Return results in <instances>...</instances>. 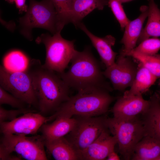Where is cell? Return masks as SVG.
<instances>
[{
	"label": "cell",
	"mask_w": 160,
	"mask_h": 160,
	"mask_svg": "<svg viewBox=\"0 0 160 160\" xmlns=\"http://www.w3.org/2000/svg\"><path fill=\"white\" fill-rule=\"evenodd\" d=\"M23 101L7 91L0 86V105L7 104L18 109L24 108Z\"/></svg>",
	"instance_id": "83f0119b"
},
{
	"label": "cell",
	"mask_w": 160,
	"mask_h": 160,
	"mask_svg": "<svg viewBox=\"0 0 160 160\" xmlns=\"http://www.w3.org/2000/svg\"><path fill=\"white\" fill-rule=\"evenodd\" d=\"M77 27H79L89 38L106 68L115 63L117 53L114 51L112 48L116 42V39L114 37L110 35L103 37L96 36L81 22L77 25Z\"/></svg>",
	"instance_id": "9a60e30c"
},
{
	"label": "cell",
	"mask_w": 160,
	"mask_h": 160,
	"mask_svg": "<svg viewBox=\"0 0 160 160\" xmlns=\"http://www.w3.org/2000/svg\"><path fill=\"white\" fill-rule=\"evenodd\" d=\"M148 107L140 115L145 136L150 137L160 143V102L157 92L150 97Z\"/></svg>",
	"instance_id": "4fadbf2b"
},
{
	"label": "cell",
	"mask_w": 160,
	"mask_h": 160,
	"mask_svg": "<svg viewBox=\"0 0 160 160\" xmlns=\"http://www.w3.org/2000/svg\"><path fill=\"white\" fill-rule=\"evenodd\" d=\"M157 78L142 64L138 65L137 70L129 89L124 94L128 96L142 95L147 92Z\"/></svg>",
	"instance_id": "d6986e66"
},
{
	"label": "cell",
	"mask_w": 160,
	"mask_h": 160,
	"mask_svg": "<svg viewBox=\"0 0 160 160\" xmlns=\"http://www.w3.org/2000/svg\"><path fill=\"white\" fill-rule=\"evenodd\" d=\"M14 2L20 14L27 12L28 7L26 4V0H14Z\"/></svg>",
	"instance_id": "f546056e"
},
{
	"label": "cell",
	"mask_w": 160,
	"mask_h": 160,
	"mask_svg": "<svg viewBox=\"0 0 160 160\" xmlns=\"http://www.w3.org/2000/svg\"><path fill=\"white\" fill-rule=\"evenodd\" d=\"M19 22L20 33L30 41L33 39L31 31L33 28L44 29L53 34L61 32L63 28L51 0H30L25 14L19 18Z\"/></svg>",
	"instance_id": "277c9868"
},
{
	"label": "cell",
	"mask_w": 160,
	"mask_h": 160,
	"mask_svg": "<svg viewBox=\"0 0 160 160\" xmlns=\"http://www.w3.org/2000/svg\"><path fill=\"white\" fill-rule=\"evenodd\" d=\"M148 104V100H145L142 95L128 96L124 94L117 98L111 111L115 118L129 120L140 115Z\"/></svg>",
	"instance_id": "7c38bea8"
},
{
	"label": "cell",
	"mask_w": 160,
	"mask_h": 160,
	"mask_svg": "<svg viewBox=\"0 0 160 160\" xmlns=\"http://www.w3.org/2000/svg\"><path fill=\"white\" fill-rule=\"evenodd\" d=\"M61 32L51 36L42 34L36 40L37 44H43L46 51V57L44 66L57 73L64 72L76 50L74 40L69 41L63 38Z\"/></svg>",
	"instance_id": "52a82bcc"
},
{
	"label": "cell",
	"mask_w": 160,
	"mask_h": 160,
	"mask_svg": "<svg viewBox=\"0 0 160 160\" xmlns=\"http://www.w3.org/2000/svg\"><path fill=\"white\" fill-rule=\"evenodd\" d=\"M121 3H126L132 1L134 0H119Z\"/></svg>",
	"instance_id": "d6a6232c"
},
{
	"label": "cell",
	"mask_w": 160,
	"mask_h": 160,
	"mask_svg": "<svg viewBox=\"0 0 160 160\" xmlns=\"http://www.w3.org/2000/svg\"><path fill=\"white\" fill-rule=\"evenodd\" d=\"M71 62L68 71L58 73L70 88L77 91L92 87L105 88L110 92L113 89L105 80L103 71L89 48L77 51Z\"/></svg>",
	"instance_id": "3957f363"
},
{
	"label": "cell",
	"mask_w": 160,
	"mask_h": 160,
	"mask_svg": "<svg viewBox=\"0 0 160 160\" xmlns=\"http://www.w3.org/2000/svg\"><path fill=\"white\" fill-rule=\"evenodd\" d=\"M75 125L65 136L75 150L79 159L81 153L108 128V117L104 115L92 117L75 116Z\"/></svg>",
	"instance_id": "ba28073f"
},
{
	"label": "cell",
	"mask_w": 160,
	"mask_h": 160,
	"mask_svg": "<svg viewBox=\"0 0 160 160\" xmlns=\"http://www.w3.org/2000/svg\"><path fill=\"white\" fill-rule=\"evenodd\" d=\"M119 0H108V5L119 24L122 30H124L129 21L121 5Z\"/></svg>",
	"instance_id": "4316f807"
},
{
	"label": "cell",
	"mask_w": 160,
	"mask_h": 160,
	"mask_svg": "<svg viewBox=\"0 0 160 160\" xmlns=\"http://www.w3.org/2000/svg\"><path fill=\"white\" fill-rule=\"evenodd\" d=\"M6 0L10 3H13L14 2V0Z\"/></svg>",
	"instance_id": "836d02e7"
},
{
	"label": "cell",
	"mask_w": 160,
	"mask_h": 160,
	"mask_svg": "<svg viewBox=\"0 0 160 160\" xmlns=\"http://www.w3.org/2000/svg\"><path fill=\"white\" fill-rule=\"evenodd\" d=\"M160 50V39L154 37L144 40L132 50L143 55H153L157 54Z\"/></svg>",
	"instance_id": "484cf974"
},
{
	"label": "cell",
	"mask_w": 160,
	"mask_h": 160,
	"mask_svg": "<svg viewBox=\"0 0 160 160\" xmlns=\"http://www.w3.org/2000/svg\"><path fill=\"white\" fill-rule=\"evenodd\" d=\"M148 19L143 29L137 44L150 37L160 36V10L154 0H149Z\"/></svg>",
	"instance_id": "7402d4cb"
},
{
	"label": "cell",
	"mask_w": 160,
	"mask_h": 160,
	"mask_svg": "<svg viewBox=\"0 0 160 160\" xmlns=\"http://www.w3.org/2000/svg\"><path fill=\"white\" fill-rule=\"evenodd\" d=\"M140 10L139 16L133 20H129L124 28V33L121 43L124 47L120 52L123 53L128 52L134 49L143 29V23L148 15V6H143Z\"/></svg>",
	"instance_id": "2e32d148"
},
{
	"label": "cell",
	"mask_w": 160,
	"mask_h": 160,
	"mask_svg": "<svg viewBox=\"0 0 160 160\" xmlns=\"http://www.w3.org/2000/svg\"><path fill=\"white\" fill-rule=\"evenodd\" d=\"M110 92L106 88L98 87L78 91L76 94L70 97L54 114L49 117V121L59 118L104 115L116 98L111 95Z\"/></svg>",
	"instance_id": "7a4b0ae2"
},
{
	"label": "cell",
	"mask_w": 160,
	"mask_h": 160,
	"mask_svg": "<svg viewBox=\"0 0 160 160\" xmlns=\"http://www.w3.org/2000/svg\"><path fill=\"white\" fill-rule=\"evenodd\" d=\"M29 61L28 57L23 52L14 50L10 52L4 57L3 65L11 71H23L27 69Z\"/></svg>",
	"instance_id": "603a6c76"
},
{
	"label": "cell",
	"mask_w": 160,
	"mask_h": 160,
	"mask_svg": "<svg viewBox=\"0 0 160 160\" xmlns=\"http://www.w3.org/2000/svg\"><path fill=\"white\" fill-rule=\"evenodd\" d=\"M158 85L159 87L160 90L157 92V93L158 94L159 98V101L160 102V79H159V80L158 81Z\"/></svg>",
	"instance_id": "1f68e13d"
},
{
	"label": "cell",
	"mask_w": 160,
	"mask_h": 160,
	"mask_svg": "<svg viewBox=\"0 0 160 160\" xmlns=\"http://www.w3.org/2000/svg\"><path fill=\"white\" fill-rule=\"evenodd\" d=\"M44 140L42 135L31 137L13 134L3 135L0 143V160H47Z\"/></svg>",
	"instance_id": "5b68a950"
},
{
	"label": "cell",
	"mask_w": 160,
	"mask_h": 160,
	"mask_svg": "<svg viewBox=\"0 0 160 160\" xmlns=\"http://www.w3.org/2000/svg\"><path fill=\"white\" fill-rule=\"evenodd\" d=\"M31 111L25 108L7 110L0 105V123L11 121L17 117V116L21 114H24Z\"/></svg>",
	"instance_id": "f1b7e54d"
},
{
	"label": "cell",
	"mask_w": 160,
	"mask_h": 160,
	"mask_svg": "<svg viewBox=\"0 0 160 160\" xmlns=\"http://www.w3.org/2000/svg\"><path fill=\"white\" fill-rule=\"evenodd\" d=\"M156 160H160V157L158 158Z\"/></svg>",
	"instance_id": "e575fe53"
},
{
	"label": "cell",
	"mask_w": 160,
	"mask_h": 160,
	"mask_svg": "<svg viewBox=\"0 0 160 160\" xmlns=\"http://www.w3.org/2000/svg\"><path fill=\"white\" fill-rule=\"evenodd\" d=\"M76 122L75 117L56 118L51 123H45L40 128L45 141H51L65 137L73 128Z\"/></svg>",
	"instance_id": "e0dca14e"
},
{
	"label": "cell",
	"mask_w": 160,
	"mask_h": 160,
	"mask_svg": "<svg viewBox=\"0 0 160 160\" xmlns=\"http://www.w3.org/2000/svg\"><path fill=\"white\" fill-rule=\"evenodd\" d=\"M108 160H119V157L115 151L114 149L112 150L109 153L106 159Z\"/></svg>",
	"instance_id": "4dcf8cb0"
},
{
	"label": "cell",
	"mask_w": 160,
	"mask_h": 160,
	"mask_svg": "<svg viewBox=\"0 0 160 160\" xmlns=\"http://www.w3.org/2000/svg\"><path fill=\"white\" fill-rule=\"evenodd\" d=\"M49 121V117L30 112L11 121L0 123V132L3 135H34L43 124Z\"/></svg>",
	"instance_id": "8fae6325"
},
{
	"label": "cell",
	"mask_w": 160,
	"mask_h": 160,
	"mask_svg": "<svg viewBox=\"0 0 160 160\" xmlns=\"http://www.w3.org/2000/svg\"><path fill=\"white\" fill-rule=\"evenodd\" d=\"M0 86L26 104L38 107L32 79L26 70L12 71L0 65Z\"/></svg>",
	"instance_id": "9c48e42d"
},
{
	"label": "cell",
	"mask_w": 160,
	"mask_h": 160,
	"mask_svg": "<svg viewBox=\"0 0 160 160\" xmlns=\"http://www.w3.org/2000/svg\"><path fill=\"white\" fill-rule=\"evenodd\" d=\"M108 128L104 130L98 138L81 155L80 160H103L114 149L117 141L111 135Z\"/></svg>",
	"instance_id": "5bb4252c"
},
{
	"label": "cell",
	"mask_w": 160,
	"mask_h": 160,
	"mask_svg": "<svg viewBox=\"0 0 160 160\" xmlns=\"http://www.w3.org/2000/svg\"><path fill=\"white\" fill-rule=\"evenodd\" d=\"M107 124L116 140L120 153L124 160L131 159L135 146L145 136L140 115L129 120L108 117Z\"/></svg>",
	"instance_id": "8992f818"
},
{
	"label": "cell",
	"mask_w": 160,
	"mask_h": 160,
	"mask_svg": "<svg viewBox=\"0 0 160 160\" xmlns=\"http://www.w3.org/2000/svg\"><path fill=\"white\" fill-rule=\"evenodd\" d=\"M26 70L31 78L41 114L55 112L69 97L70 87L58 74L45 68L39 60L30 61Z\"/></svg>",
	"instance_id": "6da1fadb"
},
{
	"label": "cell",
	"mask_w": 160,
	"mask_h": 160,
	"mask_svg": "<svg viewBox=\"0 0 160 160\" xmlns=\"http://www.w3.org/2000/svg\"><path fill=\"white\" fill-rule=\"evenodd\" d=\"M57 13L61 26L71 23V11L72 0H51Z\"/></svg>",
	"instance_id": "d4e9b609"
},
{
	"label": "cell",
	"mask_w": 160,
	"mask_h": 160,
	"mask_svg": "<svg viewBox=\"0 0 160 160\" xmlns=\"http://www.w3.org/2000/svg\"><path fill=\"white\" fill-rule=\"evenodd\" d=\"M108 0H72L71 21L77 27L83 19L95 9L102 10Z\"/></svg>",
	"instance_id": "ac0fdd59"
},
{
	"label": "cell",
	"mask_w": 160,
	"mask_h": 160,
	"mask_svg": "<svg viewBox=\"0 0 160 160\" xmlns=\"http://www.w3.org/2000/svg\"><path fill=\"white\" fill-rule=\"evenodd\" d=\"M160 157V143L145 136L135 146L131 160H156Z\"/></svg>",
	"instance_id": "44dd1931"
},
{
	"label": "cell",
	"mask_w": 160,
	"mask_h": 160,
	"mask_svg": "<svg viewBox=\"0 0 160 160\" xmlns=\"http://www.w3.org/2000/svg\"><path fill=\"white\" fill-rule=\"evenodd\" d=\"M121 53L137 60L157 79H160V54L146 55L133 50L124 54Z\"/></svg>",
	"instance_id": "cb8c5ba5"
},
{
	"label": "cell",
	"mask_w": 160,
	"mask_h": 160,
	"mask_svg": "<svg viewBox=\"0 0 160 160\" xmlns=\"http://www.w3.org/2000/svg\"><path fill=\"white\" fill-rule=\"evenodd\" d=\"M138 67L132 57L120 52L115 63L106 68L103 74L109 80L113 89L123 92L132 85Z\"/></svg>",
	"instance_id": "30bf717a"
},
{
	"label": "cell",
	"mask_w": 160,
	"mask_h": 160,
	"mask_svg": "<svg viewBox=\"0 0 160 160\" xmlns=\"http://www.w3.org/2000/svg\"><path fill=\"white\" fill-rule=\"evenodd\" d=\"M45 146L56 160H79L73 147L65 137L51 141L44 140Z\"/></svg>",
	"instance_id": "ffe728a7"
}]
</instances>
